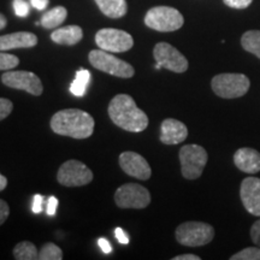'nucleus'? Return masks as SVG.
Listing matches in <instances>:
<instances>
[{"label":"nucleus","instance_id":"nucleus-1","mask_svg":"<svg viewBox=\"0 0 260 260\" xmlns=\"http://www.w3.org/2000/svg\"><path fill=\"white\" fill-rule=\"evenodd\" d=\"M107 112L111 121L126 132H144L148 125L147 115L136 106L134 99L128 94H118L113 98Z\"/></svg>","mask_w":260,"mask_h":260},{"label":"nucleus","instance_id":"nucleus-2","mask_svg":"<svg viewBox=\"0 0 260 260\" xmlns=\"http://www.w3.org/2000/svg\"><path fill=\"white\" fill-rule=\"evenodd\" d=\"M94 125L93 117L79 109L60 110L51 118V128L56 134L79 140L89 138Z\"/></svg>","mask_w":260,"mask_h":260},{"label":"nucleus","instance_id":"nucleus-3","mask_svg":"<svg viewBox=\"0 0 260 260\" xmlns=\"http://www.w3.org/2000/svg\"><path fill=\"white\" fill-rule=\"evenodd\" d=\"M183 23L184 18L181 12L170 6H155L148 10L145 16V24L161 32L178 30Z\"/></svg>","mask_w":260,"mask_h":260},{"label":"nucleus","instance_id":"nucleus-4","mask_svg":"<svg viewBox=\"0 0 260 260\" xmlns=\"http://www.w3.org/2000/svg\"><path fill=\"white\" fill-rule=\"evenodd\" d=\"M213 92L224 99H235L248 92L251 82L243 74H219L211 82Z\"/></svg>","mask_w":260,"mask_h":260},{"label":"nucleus","instance_id":"nucleus-5","mask_svg":"<svg viewBox=\"0 0 260 260\" xmlns=\"http://www.w3.org/2000/svg\"><path fill=\"white\" fill-rule=\"evenodd\" d=\"M89 63L98 70L103 73L113 75V76L122 77V79H130L134 76L135 70L126 61L119 59L104 50H93L88 54Z\"/></svg>","mask_w":260,"mask_h":260},{"label":"nucleus","instance_id":"nucleus-6","mask_svg":"<svg viewBox=\"0 0 260 260\" xmlns=\"http://www.w3.org/2000/svg\"><path fill=\"white\" fill-rule=\"evenodd\" d=\"M181 171L187 180H197L203 175L207 164L206 149L199 145H186L180 149Z\"/></svg>","mask_w":260,"mask_h":260},{"label":"nucleus","instance_id":"nucleus-7","mask_svg":"<svg viewBox=\"0 0 260 260\" xmlns=\"http://www.w3.org/2000/svg\"><path fill=\"white\" fill-rule=\"evenodd\" d=\"M213 237V226L203 222L182 223L176 229L177 242L188 247L205 246L212 241Z\"/></svg>","mask_w":260,"mask_h":260},{"label":"nucleus","instance_id":"nucleus-8","mask_svg":"<svg viewBox=\"0 0 260 260\" xmlns=\"http://www.w3.org/2000/svg\"><path fill=\"white\" fill-rule=\"evenodd\" d=\"M57 180L64 187H82L93 181V172L82 161L70 159L61 164Z\"/></svg>","mask_w":260,"mask_h":260},{"label":"nucleus","instance_id":"nucleus-9","mask_svg":"<svg viewBox=\"0 0 260 260\" xmlns=\"http://www.w3.org/2000/svg\"><path fill=\"white\" fill-rule=\"evenodd\" d=\"M95 44L100 50L111 52V53H122L134 46V39L124 30L104 28L95 34Z\"/></svg>","mask_w":260,"mask_h":260},{"label":"nucleus","instance_id":"nucleus-10","mask_svg":"<svg viewBox=\"0 0 260 260\" xmlns=\"http://www.w3.org/2000/svg\"><path fill=\"white\" fill-rule=\"evenodd\" d=\"M115 203L121 209H146L151 204V194L138 183H126L116 190Z\"/></svg>","mask_w":260,"mask_h":260},{"label":"nucleus","instance_id":"nucleus-11","mask_svg":"<svg viewBox=\"0 0 260 260\" xmlns=\"http://www.w3.org/2000/svg\"><path fill=\"white\" fill-rule=\"evenodd\" d=\"M153 57L155 61L161 65V68L170 70L172 73L182 74L188 69L187 58L168 42H159L155 45Z\"/></svg>","mask_w":260,"mask_h":260},{"label":"nucleus","instance_id":"nucleus-12","mask_svg":"<svg viewBox=\"0 0 260 260\" xmlns=\"http://www.w3.org/2000/svg\"><path fill=\"white\" fill-rule=\"evenodd\" d=\"M2 82L10 88L24 90L31 95L39 96L42 94L44 86L41 80L30 71H9L2 76Z\"/></svg>","mask_w":260,"mask_h":260},{"label":"nucleus","instance_id":"nucleus-13","mask_svg":"<svg viewBox=\"0 0 260 260\" xmlns=\"http://www.w3.org/2000/svg\"><path fill=\"white\" fill-rule=\"evenodd\" d=\"M119 165L126 175L138 180L146 181L152 175L151 167L147 160L136 152H123L119 155Z\"/></svg>","mask_w":260,"mask_h":260},{"label":"nucleus","instance_id":"nucleus-14","mask_svg":"<svg viewBox=\"0 0 260 260\" xmlns=\"http://www.w3.org/2000/svg\"><path fill=\"white\" fill-rule=\"evenodd\" d=\"M240 198L247 212L260 217V178H245L240 188Z\"/></svg>","mask_w":260,"mask_h":260},{"label":"nucleus","instance_id":"nucleus-15","mask_svg":"<svg viewBox=\"0 0 260 260\" xmlns=\"http://www.w3.org/2000/svg\"><path fill=\"white\" fill-rule=\"evenodd\" d=\"M160 132V141L164 145L181 144L188 136L186 124L174 118L164 119L161 123Z\"/></svg>","mask_w":260,"mask_h":260},{"label":"nucleus","instance_id":"nucleus-16","mask_svg":"<svg viewBox=\"0 0 260 260\" xmlns=\"http://www.w3.org/2000/svg\"><path fill=\"white\" fill-rule=\"evenodd\" d=\"M234 162L240 171L256 174L260 171V153L253 148H240L234 154Z\"/></svg>","mask_w":260,"mask_h":260},{"label":"nucleus","instance_id":"nucleus-17","mask_svg":"<svg viewBox=\"0 0 260 260\" xmlns=\"http://www.w3.org/2000/svg\"><path fill=\"white\" fill-rule=\"evenodd\" d=\"M38 45L37 35L29 31H18L0 37V51L14 48H30Z\"/></svg>","mask_w":260,"mask_h":260},{"label":"nucleus","instance_id":"nucleus-18","mask_svg":"<svg viewBox=\"0 0 260 260\" xmlns=\"http://www.w3.org/2000/svg\"><path fill=\"white\" fill-rule=\"evenodd\" d=\"M83 38V30L79 25H67V27L54 29L51 34L52 41L58 45H68L74 46L79 44Z\"/></svg>","mask_w":260,"mask_h":260},{"label":"nucleus","instance_id":"nucleus-19","mask_svg":"<svg viewBox=\"0 0 260 260\" xmlns=\"http://www.w3.org/2000/svg\"><path fill=\"white\" fill-rule=\"evenodd\" d=\"M98 8L110 18H121L128 11L125 0H95Z\"/></svg>","mask_w":260,"mask_h":260},{"label":"nucleus","instance_id":"nucleus-20","mask_svg":"<svg viewBox=\"0 0 260 260\" xmlns=\"http://www.w3.org/2000/svg\"><path fill=\"white\" fill-rule=\"evenodd\" d=\"M67 16L68 10L64 6H56L50 11L45 12V15L41 17L40 23L46 29H56L67 19Z\"/></svg>","mask_w":260,"mask_h":260},{"label":"nucleus","instance_id":"nucleus-21","mask_svg":"<svg viewBox=\"0 0 260 260\" xmlns=\"http://www.w3.org/2000/svg\"><path fill=\"white\" fill-rule=\"evenodd\" d=\"M90 81V73L86 69H80L76 73L74 82L70 84V92L75 96L86 95L87 87H88Z\"/></svg>","mask_w":260,"mask_h":260},{"label":"nucleus","instance_id":"nucleus-22","mask_svg":"<svg viewBox=\"0 0 260 260\" xmlns=\"http://www.w3.org/2000/svg\"><path fill=\"white\" fill-rule=\"evenodd\" d=\"M241 45L247 52L260 59V30H248L242 35Z\"/></svg>","mask_w":260,"mask_h":260},{"label":"nucleus","instance_id":"nucleus-23","mask_svg":"<svg viewBox=\"0 0 260 260\" xmlns=\"http://www.w3.org/2000/svg\"><path fill=\"white\" fill-rule=\"evenodd\" d=\"M14 258L17 260H37L39 252L37 246L29 241L19 242L14 248Z\"/></svg>","mask_w":260,"mask_h":260},{"label":"nucleus","instance_id":"nucleus-24","mask_svg":"<svg viewBox=\"0 0 260 260\" xmlns=\"http://www.w3.org/2000/svg\"><path fill=\"white\" fill-rule=\"evenodd\" d=\"M63 259V251L57 245L47 242L42 246L39 252V260H61Z\"/></svg>","mask_w":260,"mask_h":260},{"label":"nucleus","instance_id":"nucleus-25","mask_svg":"<svg viewBox=\"0 0 260 260\" xmlns=\"http://www.w3.org/2000/svg\"><path fill=\"white\" fill-rule=\"evenodd\" d=\"M232 260H260V247H248L234 254Z\"/></svg>","mask_w":260,"mask_h":260},{"label":"nucleus","instance_id":"nucleus-26","mask_svg":"<svg viewBox=\"0 0 260 260\" xmlns=\"http://www.w3.org/2000/svg\"><path fill=\"white\" fill-rule=\"evenodd\" d=\"M19 64V59L14 54L4 53L0 51V70H12Z\"/></svg>","mask_w":260,"mask_h":260},{"label":"nucleus","instance_id":"nucleus-27","mask_svg":"<svg viewBox=\"0 0 260 260\" xmlns=\"http://www.w3.org/2000/svg\"><path fill=\"white\" fill-rule=\"evenodd\" d=\"M14 10L15 14L18 16V17H27L30 12V8H29V4L25 0H14Z\"/></svg>","mask_w":260,"mask_h":260},{"label":"nucleus","instance_id":"nucleus-28","mask_svg":"<svg viewBox=\"0 0 260 260\" xmlns=\"http://www.w3.org/2000/svg\"><path fill=\"white\" fill-rule=\"evenodd\" d=\"M14 110V104L5 98H0V121L5 119L10 116V113Z\"/></svg>","mask_w":260,"mask_h":260},{"label":"nucleus","instance_id":"nucleus-29","mask_svg":"<svg viewBox=\"0 0 260 260\" xmlns=\"http://www.w3.org/2000/svg\"><path fill=\"white\" fill-rule=\"evenodd\" d=\"M223 3L232 9L242 10L248 8L253 3V0H223Z\"/></svg>","mask_w":260,"mask_h":260},{"label":"nucleus","instance_id":"nucleus-30","mask_svg":"<svg viewBox=\"0 0 260 260\" xmlns=\"http://www.w3.org/2000/svg\"><path fill=\"white\" fill-rule=\"evenodd\" d=\"M31 210L34 213H41L44 210V197L40 194L34 195V199H32Z\"/></svg>","mask_w":260,"mask_h":260},{"label":"nucleus","instance_id":"nucleus-31","mask_svg":"<svg viewBox=\"0 0 260 260\" xmlns=\"http://www.w3.org/2000/svg\"><path fill=\"white\" fill-rule=\"evenodd\" d=\"M251 239L256 246L260 247V219L253 223L251 228Z\"/></svg>","mask_w":260,"mask_h":260},{"label":"nucleus","instance_id":"nucleus-32","mask_svg":"<svg viewBox=\"0 0 260 260\" xmlns=\"http://www.w3.org/2000/svg\"><path fill=\"white\" fill-rule=\"evenodd\" d=\"M57 207H58V199L56 197H50L47 201V206H46V213L47 216H56L57 213Z\"/></svg>","mask_w":260,"mask_h":260},{"label":"nucleus","instance_id":"nucleus-33","mask_svg":"<svg viewBox=\"0 0 260 260\" xmlns=\"http://www.w3.org/2000/svg\"><path fill=\"white\" fill-rule=\"evenodd\" d=\"M10 214V207L6 201L0 199V225L4 224Z\"/></svg>","mask_w":260,"mask_h":260},{"label":"nucleus","instance_id":"nucleus-34","mask_svg":"<svg viewBox=\"0 0 260 260\" xmlns=\"http://www.w3.org/2000/svg\"><path fill=\"white\" fill-rule=\"evenodd\" d=\"M115 235H116V239L118 240V242L122 243V245H128L129 243V237L122 228H116Z\"/></svg>","mask_w":260,"mask_h":260},{"label":"nucleus","instance_id":"nucleus-35","mask_svg":"<svg viewBox=\"0 0 260 260\" xmlns=\"http://www.w3.org/2000/svg\"><path fill=\"white\" fill-rule=\"evenodd\" d=\"M98 245H99L100 249H102V251L105 253V254H110V253L112 252V246L110 245V242L107 241L106 239H104V237L98 240Z\"/></svg>","mask_w":260,"mask_h":260},{"label":"nucleus","instance_id":"nucleus-36","mask_svg":"<svg viewBox=\"0 0 260 260\" xmlns=\"http://www.w3.org/2000/svg\"><path fill=\"white\" fill-rule=\"evenodd\" d=\"M48 3H50V0H30V5L32 8H35L39 11H42V10H45L48 6Z\"/></svg>","mask_w":260,"mask_h":260},{"label":"nucleus","instance_id":"nucleus-37","mask_svg":"<svg viewBox=\"0 0 260 260\" xmlns=\"http://www.w3.org/2000/svg\"><path fill=\"white\" fill-rule=\"evenodd\" d=\"M200 259L201 258L199 255H195V254H181L172 258V260H200Z\"/></svg>","mask_w":260,"mask_h":260},{"label":"nucleus","instance_id":"nucleus-38","mask_svg":"<svg viewBox=\"0 0 260 260\" xmlns=\"http://www.w3.org/2000/svg\"><path fill=\"white\" fill-rule=\"evenodd\" d=\"M6 186H8V178L5 176H3L2 174H0V191L4 190Z\"/></svg>","mask_w":260,"mask_h":260},{"label":"nucleus","instance_id":"nucleus-39","mask_svg":"<svg viewBox=\"0 0 260 260\" xmlns=\"http://www.w3.org/2000/svg\"><path fill=\"white\" fill-rule=\"evenodd\" d=\"M6 24H8L6 17L3 14H0V30H2V29H4L6 27Z\"/></svg>","mask_w":260,"mask_h":260},{"label":"nucleus","instance_id":"nucleus-40","mask_svg":"<svg viewBox=\"0 0 260 260\" xmlns=\"http://www.w3.org/2000/svg\"><path fill=\"white\" fill-rule=\"evenodd\" d=\"M154 69H155V70L161 69V65H160V64H158V63H155V65H154Z\"/></svg>","mask_w":260,"mask_h":260}]
</instances>
